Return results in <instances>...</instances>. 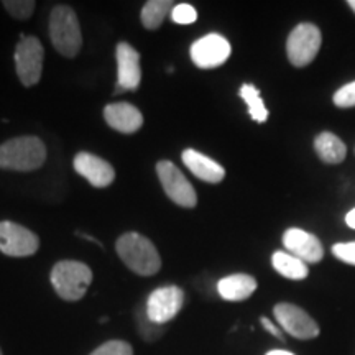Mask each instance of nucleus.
Segmentation results:
<instances>
[{
	"label": "nucleus",
	"instance_id": "nucleus-1",
	"mask_svg": "<svg viewBox=\"0 0 355 355\" xmlns=\"http://www.w3.org/2000/svg\"><path fill=\"white\" fill-rule=\"evenodd\" d=\"M115 250L123 263L140 277H152L162 268L157 247L139 232L123 234L115 243Z\"/></svg>",
	"mask_w": 355,
	"mask_h": 355
},
{
	"label": "nucleus",
	"instance_id": "nucleus-2",
	"mask_svg": "<svg viewBox=\"0 0 355 355\" xmlns=\"http://www.w3.org/2000/svg\"><path fill=\"white\" fill-rule=\"evenodd\" d=\"M46 162V146L38 137H17L0 145V168L10 171H33Z\"/></svg>",
	"mask_w": 355,
	"mask_h": 355
},
{
	"label": "nucleus",
	"instance_id": "nucleus-3",
	"mask_svg": "<svg viewBox=\"0 0 355 355\" xmlns=\"http://www.w3.org/2000/svg\"><path fill=\"white\" fill-rule=\"evenodd\" d=\"M50 37L55 50L64 58H74L81 51L83 33L76 12L68 6L53 8L50 17Z\"/></svg>",
	"mask_w": 355,
	"mask_h": 355
},
{
	"label": "nucleus",
	"instance_id": "nucleus-4",
	"mask_svg": "<svg viewBox=\"0 0 355 355\" xmlns=\"http://www.w3.org/2000/svg\"><path fill=\"white\" fill-rule=\"evenodd\" d=\"M92 282L91 268L83 261H58L51 270V285L56 295L64 301H79L84 298Z\"/></svg>",
	"mask_w": 355,
	"mask_h": 355
},
{
	"label": "nucleus",
	"instance_id": "nucleus-5",
	"mask_svg": "<svg viewBox=\"0 0 355 355\" xmlns=\"http://www.w3.org/2000/svg\"><path fill=\"white\" fill-rule=\"evenodd\" d=\"M322 43L321 30L313 24H300L286 40L288 60L296 68L313 63Z\"/></svg>",
	"mask_w": 355,
	"mask_h": 355
},
{
	"label": "nucleus",
	"instance_id": "nucleus-6",
	"mask_svg": "<svg viewBox=\"0 0 355 355\" xmlns=\"http://www.w3.org/2000/svg\"><path fill=\"white\" fill-rule=\"evenodd\" d=\"M43 44L38 38L21 35L15 48L17 76L25 87L37 86L43 73Z\"/></svg>",
	"mask_w": 355,
	"mask_h": 355
},
{
	"label": "nucleus",
	"instance_id": "nucleus-7",
	"mask_svg": "<svg viewBox=\"0 0 355 355\" xmlns=\"http://www.w3.org/2000/svg\"><path fill=\"white\" fill-rule=\"evenodd\" d=\"M157 175L159 178V183L163 186V191L173 202L181 207H196L198 196L193 184L186 180V176L181 173L180 168L173 165L171 162L157 163Z\"/></svg>",
	"mask_w": 355,
	"mask_h": 355
},
{
	"label": "nucleus",
	"instance_id": "nucleus-8",
	"mask_svg": "<svg viewBox=\"0 0 355 355\" xmlns=\"http://www.w3.org/2000/svg\"><path fill=\"white\" fill-rule=\"evenodd\" d=\"M184 303V291L180 286H159L150 293L146 301V316L158 326L170 322Z\"/></svg>",
	"mask_w": 355,
	"mask_h": 355
},
{
	"label": "nucleus",
	"instance_id": "nucleus-9",
	"mask_svg": "<svg viewBox=\"0 0 355 355\" xmlns=\"http://www.w3.org/2000/svg\"><path fill=\"white\" fill-rule=\"evenodd\" d=\"M275 319L288 334L301 340L316 339L319 326L313 318L300 306L291 303H279L273 308Z\"/></svg>",
	"mask_w": 355,
	"mask_h": 355
},
{
	"label": "nucleus",
	"instance_id": "nucleus-10",
	"mask_svg": "<svg viewBox=\"0 0 355 355\" xmlns=\"http://www.w3.org/2000/svg\"><path fill=\"white\" fill-rule=\"evenodd\" d=\"M40 239L32 230L10 220L0 222V252L8 257H30L37 254Z\"/></svg>",
	"mask_w": 355,
	"mask_h": 355
},
{
	"label": "nucleus",
	"instance_id": "nucleus-11",
	"mask_svg": "<svg viewBox=\"0 0 355 355\" xmlns=\"http://www.w3.org/2000/svg\"><path fill=\"white\" fill-rule=\"evenodd\" d=\"M191 60L201 69L219 68L229 60L232 48L227 38L219 33H209L196 40L191 46Z\"/></svg>",
	"mask_w": 355,
	"mask_h": 355
},
{
	"label": "nucleus",
	"instance_id": "nucleus-12",
	"mask_svg": "<svg viewBox=\"0 0 355 355\" xmlns=\"http://www.w3.org/2000/svg\"><path fill=\"white\" fill-rule=\"evenodd\" d=\"M115 56H117V87H115V94L122 91H137L141 83L139 51L132 44L119 43Z\"/></svg>",
	"mask_w": 355,
	"mask_h": 355
},
{
	"label": "nucleus",
	"instance_id": "nucleus-13",
	"mask_svg": "<svg viewBox=\"0 0 355 355\" xmlns=\"http://www.w3.org/2000/svg\"><path fill=\"white\" fill-rule=\"evenodd\" d=\"M283 245L288 254L298 257L304 263H318L324 257V247L316 235L293 227L283 234Z\"/></svg>",
	"mask_w": 355,
	"mask_h": 355
},
{
	"label": "nucleus",
	"instance_id": "nucleus-14",
	"mask_svg": "<svg viewBox=\"0 0 355 355\" xmlns=\"http://www.w3.org/2000/svg\"><path fill=\"white\" fill-rule=\"evenodd\" d=\"M74 170L91 183L94 188H107L114 183L115 170L109 162L102 159L96 155L81 152L74 157Z\"/></svg>",
	"mask_w": 355,
	"mask_h": 355
},
{
	"label": "nucleus",
	"instance_id": "nucleus-15",
	"mask_svg": "<svg viewBox=\"0 0 355 355\" xmlns=\"http://www.w3.org/2000/svg\"><path fill=\"white\" fill-rule=\"evenodd\" d=\"M104 119L107 125L121 133H135L144 125V115L128 102H115L105 105Z\"/></svg>",
	"mask_w": 355,
	"mask_h": 355
},
{
	"label": "nucleus",
	"instance_id": "nucleus-16",
	"mask_svg": "<svg viewBox=\"0 0 355 355\" xmlns=\"http://www.w3.org/2000/svg\"><path fill=\"white\" fill-rule=\"evenodd\" d=\"M183 163L188 166V170L193 173L194 176H198L199 180L206 181V183H220L225 178V170L222 165L211 159L206 155L196 152V150L188 148L184 150L183 155Z\"/></svg>",
	"mask_w": 355,
	"mask_h": 355
},
{
	"label": "nucleus",
	"instance_id": "nucleus-17",
	"mask_svg": "<svg viewBox=\"0 0 355 355\" xmlns=\"http://www.w3.org/2000/svg\"><path fill=\"white\" fill-rule=\"evenodd\" d=\"M257 290V279L250 275L235 273L219 279L217 291L219 296L225 301H243L250 298Z\"/></svg>",
	"mask_w": 355,
	"mask_h": 355
},
{
	"label": "nucleus",
	"instance_id": "nucleus-18",
	"mask_svg": "<svg viewBox=\"0 0 355 355\" xmlns=\"http://www.w3.org/2000/svg\"><path fill=\"white\" fill-rule=\"evenodd\" d=\"M314 150H316L318 157L327 165H337V163L344 162L345 155H347L344 141L331 132L319 133L314 140Z\"/></svg>",
	"mask_w": 355,
	"mask_h": 355
},
{
	"label": "nucleus",
	"instance_id": "nucleus-19",
	"mask_svg": "<svg viewBox=\"0 0 355 355\" xmlns=\"http://www.w3.org/2000/svg\"><path fill=\"white\" fill-rule=\"evenodd\" d=\"M272 265L277 272L288 279H304L309 275L308 263H304L303 260H300L298 257L288 254V252H275L272 257Z\"/></svg>",
	"mask_w": 355,
	"mask_h": 355
},
{
	"label": "nucleus",
	"instance_id": "nucleus-20",
	"mask_svg": "<svg viewBox=\"0 0 355 355\" xmlns=\"http://www.w3.org/2000/svg\"><path fill=\"white\" fill-rule=\"evenodd\" d=\"M171 7H175V3L170 2V0H150L141 8V24H144L145 28L157 30L163 24Z\"/></svg>",
	"mask_w": 355,
	"mask_h": 355
},
{
	"label": "nucleus",
	"instance_id": "nucleus-21",
	"mask_svg": "<svg viewBox=\"0 0 355 355\" xmlns=\"http://www.w3.org/2000/svg\"><path fill=\"white\" fill-rule=\"evenodd\" d=\"M239 94H241L243 102L247 104L250 117L259 123L266 122V119H268V109L265 107L259 89H257L254 84H243Z\"/></svg>",
	"mask_w": 355,
	"mask_h": 355
},
{
	"label": "nucleus",
	"instance_id": "nucleus-22",
	"mask_svg": "<svg viewBox=\"0 0 355 355\" xmlns=\"http://www.w3.org/2000/svg\"><path fill=\"white\" fill-rule=\"evenodd\" d=\"M3 7L17 20H28L35 12L33 0H6Z\"/></svg>",
	"mask_w": 355,
	"mask_h": 355
},
{
	"label": "nucleus",
	"instance_id": "nucleus-23",
	"mask_svg": "<svg viewBox=\"0 0 355 355\" xmlns=\"http://www.w3.org/2000/svg\"><path fill=\"white\" fill-rule=\"evenodd\" d=\"M91 355H133V349L125 340H109L99 345Z\"/></svg>",
	"mask_w": 355,
	"mask_h": 355
},
{
	"label": "nucleus",
	"instance_id": "nucleus-24",
	"mask_svg": "<svg viewBox=\"0 0 355 355\" xmlns=\"http://www.w3.org/2000/svg\"><path fill=\"white\" fill-rule=\"evenodd\" d=\"M171 19L175 24L191 25L198 20V12L196 8L189 6V3H178V6L173 7Z\"/></svg>",
	"mask_w": 355,
	"mask_h": 355
},
{
	"label": "nucleus",
	"instance_id": "nucleus-25",
	"mask_svg": "<svg viewBox=\"0 0 355 355\" xmlns=\"http://www.w3.org/2000/svg\"><path fill=\"white\" fill-rule=\"evenodd\" d=\"M334 104L340 109L355 107V81L345 84L334 94Z\"/></svg>",
	"mask_w": 355,
	"mask_h": 355
},
{
	"label": "nucleus",
	"instance_id": "nucleus-26",
	"mask_svg": "<svg viewBox=\"0 0 355 355\" xmlns=\"http://www.w3.org/2000/svg\"><path fill=\"white\" fill-rule=\"evenodd\" d=\"M332 254L340 261H345V263L355 266V242L336 243L332 247Z\"/></svg>",
	"mask_w": 355,
	"mask_h": 355
},
{
	"label": "nucleus",
	"instance_id": "nucleus-27",
	"mask_svg": "<svg viewBox=\"0 0 355 355\" xmlns=\"http://www.w3.org/2000/svg\"><path fill=\"white\" fill-rule=\"evenodd\" d=\"M260 322H261V326L265 327L266 331L270 332V334H273L275 337H277V339H279V340H283V336H282V331L278 329L277 326H275V324L270 321V319H266V318H261L260 319Z\"/></svg>",
	"mask_w": 355,
	"mask_h": 355
},
{
	"label": "nucleus",
	"instance_id": "nucleus-28",
	"mask_svg": "<svg viewBox=\"0 0 355 355\" xmlns=\"http://www.w3.org/2000/svg\"><path fill=\"white\" fill-rule=\"evenodd\" d=\"M345 224H347L350 229L355 230V207L349 212L347 216H345Z\"/></svg>",
	"mask_w": 355,
	"mask_h": 355
},
{
	"label": "nucleus",
	"instance_id": "nucleus-29",
	"mask_svg": "<svg viewBox=\"0 0 355 355\" xmlns=\"http://www.w3.org/2000/svg\"><path fill=\"white\" fill-rule=\"evenodd\" d=\"M265 355H295V354L288 352V350H282V349H275V350H270V352H266Z\"/></svg>",
	"mask_w": 355,
	"mask_h": 355
},
{
	"label": "nucleus",
	"instance_id": "nucleus-30",
	"mask_svg": "<svg viewBox=\"0 0 355 355\" xmlns=\"http://www.w3.org/2000/svg\"><path fill=\"white\" fill-rule=\"evenodd\" d=\"M78 235H79V237L86 239V241H91V242H94V243H97V245H101V247H102V243H101L99 241H96L94 237H91V235H87V234H83V232H78Z\"/></svg>",
	"mask_w": 355,
	"mask_h": 355
},
{
	"label": "nucleus",
	"instance_id": "nucleus-31",
	"mask_svg": "<svg viewBox=\"0 0 355 355\" xmlns=\"http://www.w3.org/2000/svg\"><path fill=\"white\" fill-rule=\"evenodd\" d=\"M347 3H349V7H350V8H352V10L355 12V0H349V2H347Z\"/></svg>",
	"mask_w": 355,
	"mask_h": 355
},
{
	"label": "nucleus",
	"instance_id": "nucleus-32",
	"mask_svg": "<svg viewBox=\"0 0 355 355\" xmlns=\"http://www.w3.org/2000/svg\"><path fill=\"white\" fill-rule=\"evenodd\" d=\"M0 355H3V354H2V350H0Z\"/></svg>",
	"mask_w": 355,
	"mask_h": 355
}]
</instances>
